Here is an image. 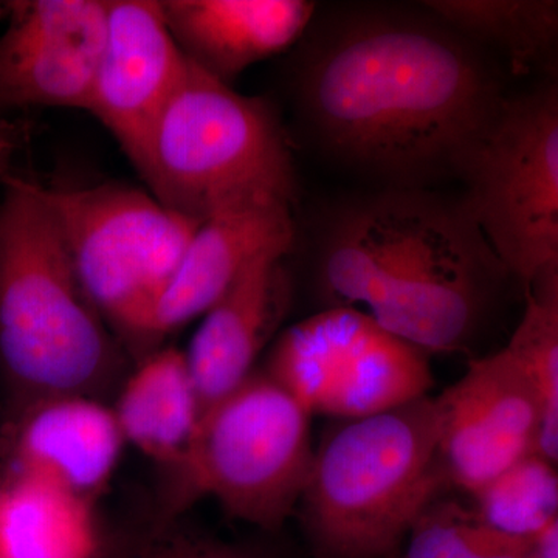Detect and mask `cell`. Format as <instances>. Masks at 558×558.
I'll list each match as a JSON object with an SVG mask.
<instances>
[{"label": "cell", "instance_id": "6da1fadb", "mask_svg": "<svg viewBox=\"0 0 558 558\" xmlns=\"http://www.w3.org/2000/svg\"><path fill=\"white\" fill-rule=\"evenodd\" d=\"M299 43L292 92L304 126L384 189L459 179L506 97L478 47L432 13L341 7Z\"/></svg>", "mask_w": 558, "mask_h": 558}, {"label": "cell", "instance_id": "7a4b0ae2", "mask_svg": "<svg viewBox=\"0 0 558 558\" xmlns=\"http://www.w3.org/2000/svg\"><path fill=\"white\" fill-rule=\"evenodd\" d=\"M315 242L325 310L365 307L425 354L468 347L509 277L461 201L432 190L381 189L340 202Z\"/></svg>", "mask_w": 558, "mask_h": 558}, {"label": "cell", "instance_id": "3957f363", "mask_svg": "<svg viewBox=\"0 0 558 558\" xmlns=\"http://www.w3.org/2000/svg\"><path fill=\"white\" fill-rule=\"evenodd\" d=\"M0 201V376L11 414L51 396L101 399L126 349L92 306L38 182L7 175Z\"/></svg>", "mask_w": 558, "mask_h": 558}, {"label": "cell", "instance_id": "277c9868", "mask_svg": "<svg viewBox=\"0 0 558 558\" xmlns=\"http://www.w3.org/2000/svg\"><path fill=\"white\" fill-rule=\"evenodd\" d=\"M436 398L347 421L315 451L304 526L317 558H389L447 486Z\"/></svg>", "mask_w": 558, "mask_h": 558}, {"label": "cell", "instance_id": "5b68a950", "mask_svg": "<svg viewBox=\"0 0 558 558\" xmlns=\"http://www.w3.org/2000/svg\"><path fill=\"white\" fill-rule=\"evenodd\" d=\"M142 179L165 207L197 222L242 201L292 204L296 191L271 102L238 94L190 61L157 121Z\"/></svg>", "mask_w": 558, "mask_h": 558}, {"label": "cell", "instance_id": "8992f818", "mask_svg": "<svg viewBox=\"0 0 558 558\" xmlns=\"http://www.w3.org/2000/svg\"><path fill=\"white\" fill-rule=\"evenodd\" d=\"M315 450L311 414L264 371L201 414L182 459L168 469L161 519L204 497L231 519L279 531L301 501Z\"/></svg>", "mask_w": 558, "mask_h": 558}, {"label": "cell", "instance_id": "52a82bcc", "mask_svg": "<svg viewBox=\"0 0 558 558\" xmlns=\"http://www.w3.org/2000/svg\"><path fill=\"white\" fill-rule=\"evenodd\" d=\"M38 191L68 247L81 288L128 354L159 349L157 304L202 222L121 182Z\"/></svg>", "mask_w": 558, "mask_h": 558}, {"label": "cell", "instance_id": "ba28073f", "mask_svg": "<svg viewBox=\"0 0 558 558\" xmlns=\"http://www.w3.org/2000/svg\"><path fill=\"white\" fill-rule=\"evenodd\" d=\"M459 180L462 207L524 292L558 274L557 86L505 97Z\"/></svg>", "mask_w": 558, "mask_h": 558}, {"label": "cell", "instance_id": "9c48e42d", "mask_svg": "<svg viewBox=\"0 0 558 558\" xmlns=\"http://www.w3.org/2000/svg\"><path fill=\"white\" fill-rule=\"evenodd\" d=\"M427 355L363 312L328 307L279 336L264 373L311 416L354 421L428 396Z\"/></svg>", "mask_w": 558, "mask_h": 558}, {"label": "cell", "instance_id": "30bf717a", "mask_svg": "<svg viewBox=\"0 0 558 558\" xmlns=\"http://www.w3.org/2000/svg\"><path fill=\"white\" fill-rule=\"evenodd\" d=\"M189 60L160 0H106V31L86 112L117 140L143 178L150 140Z\"/></svg>", "mask_w": 558, "mask_h": 558}, {"label": "cell", "instance_id": "8fae6325", "mask_svg": "<svg viewBox=\"0 0 558 558\" xmlns=\"http://www.w3.org/2000/svg\"><path fill=\"white\" fill-rule=\"evenodd\" d=\"M438 459L447 484L469 494L535 453L539 405L535 389L508 349L475 359L436 398Z\"/></svg>", "mask_w": 558, "mask_h": 558}, {"label": "cell", "instance_id": "7c38bea8", "mask_svg": "<svg viewBox=\"0 0 558 558\" xmlns=\"http://www.w3.org/2000/svg\"><path fill=\"white\" fill-rule=\"evenodd\" d=\"M0 117L31 108L86 110L106 31V0L7 2Z\"/></svg>", "mask_w": 558, "mask_h": 558}, {"label": "cell", "instance_id": "4fadbf2b", "mask_svg": "<svg viewBox=\"0 0 558 558\" xmlns=\"http://www.w3.org/2000/svg\"><path fill=\"white\" fill-rule=\"evenodd\" d=\"M290 207L286 201L259 197L220 208L201 223L157 304V347L202 317L260 255L290 253L296 234Z\"/></svg>", "mask_w": 558, "mask_h": 558}, {"label": "cell", "instance_id": "5bb4252c", "mask_svg": "<svg viewBox=\"0 0 558 558\" xmlns=\"http://www.w3.org/2000/svg\"><path fill=\"white\" fill-rule=\"evenodd\" d=\"M288 252H267L202 317L186 349L199 417L253 373L256 359L277 332L292 304Z\"/></svg>", "mask_w": 558, "mask_h": 558}, {"label": "cell", "instance_id": "9a60e30c", "mask_svg": "<svg viewBox=\"0 0 558 558\" xmlns=\"http://www.w3.org/2000/svg\"><path fill=\"white\" fill-rule=\"evenodd\" d=\"M123 446L112 407L102 399L51 396L11 414L7 470L38 476L92 502L116 473Z\"/></svg>", "mask_w": 558, "mask_h": 558}, {"label": "cell", "instance_id": "2e32d148", "mask_svg": "<svg viewBox=\"0 0 558 558\" xmlns=\"http://www.w3.org/2000/svg\"><path fill=\"white\" fill-rule=\"evenodd\" d=\"M191 64L231 86L244 70L295 46L314 20L310 0H160Z\"/></svg>", "mask_w": 558, "mask_h": 558}, {"label": "cell", "instance_id": "e0dca14e", "mask_svg": "<svg viewBox=\"0 0 558 558\" xmlns=\"http://www.w3.org/2000/svg\"><path fill=\"white\" fill-rule=\"evenodd\" d=\"M124 442L171 469L199 421V400L185 352L160 347L137 360L112 407Z\"/></svg>", "mask_w": 558, "mask_h": 558}, {"label": "cell", "instance_id": "ac0fdd59", "mask_svg": "<svg viewBox=\"0 0 558 558\" xmlns=\"http://www.w3.org/2000/svg\"><path fill=\"white\" fill-rule=\"evenodd\" d=\"M102 537L92 502L38 476L0 478V558H94Z\"/></svg>", "mask_w": 558, "mask_h": 558}, {"label": "cell", "instance_id": "d6986e66", "mask_svg": "<svg viewBox=\"0 0 558 558\" xmlns=\"http://www.w3.org/2000/svg\"><path fill=\"white\" fill-rule=\"evenodd\" d=\"M422 7L472 44L505 53L515 73L553 64L558 3L553 0H429Z\"/></svg>", "mask_w": 558, "mask_h": 558}, {"label": "cell", "instance_id": "ffe728a7", "mask_svg": "<svg viewBox=\"0 0 558 558\" xmlns=\"http://www.w3.org/2000/svg\"><path fill=\"white\" fill-rule=\"evenodd\" d=\"M527 306L508 347L526 373L539 405L535 453L558 461V274L539 279L526 292Z\"/></svg>", "mask_w": 558, "mask_h": 558}, {"label": "cell", "instance_id": "44dd1931", "mask_svg": "<svg viewBox=\"0 0 558 558\" xmlns=\"http://www.w3.org/2000/svg\"><path fill=\"white\" fill-rule=\"evenodd\" d=\"M472 495L473 510L492 527L532 538L558 520L557 465L537 453L527 454Z\"/></svg>", "mask_w": 558, "mask_h": 558}, {"label": "cell", "instance_id": "7402d4cb", "mask_svg": "<svg viewBox=\"0 0 558 558\" xmlns=\"http://www.w3.org/2000/svg\"><path fill=\"white\" fill-rule=\"evenodd\" d=\"M407 538L402 558H532L531 538L505 534L451 499L429 502Z\"/></svg>", "mask_w": 558, "mask_h": 558}, {"label": "cell", "instance_id": "603a6c76", "mask_svg": "<svg viewBox=\"0 0 558 558\" xmlns=\"http://www.w3.org/2000/svg\"><path fill=\"white\" fill-rule=\"evenodd\" d=\"M94 558H274L253 546L208 537L179 519L154 517L128 534L101 542Z\"/></svg>", "mask_w": 558, "mask_h": 558}, {"label": "cell", "instance_id": "cb8c5ba5", "mask_svg": "<svg viewBox=\"0 0 558 558\" xmlns=\"http://www.w3.org/2000/svg\"><path fill=\"white\" fill-rule=\"evenodd\" d=\"M25 128L20 121L0 117V183L11 174V167L25 140Z\"/></svg>", "mask_w": 558, "mask_h": 558}, {"label": "cell", "instance_id": "d4e9b609", "mask_svg": "<svg viewBox=\"0 0 558 558\" xmlns=\"http://www.w3.org/2000/svg\"><path fill=\"white\" fill-rule=\"evenodd\" d=\"M532 558H558V520L531 538Z\"/></svg>", "mask_w": 558, "mask_h": 558}, {"label": "cell", "instance_id": "484cf974", "mask_svg": "<svg viewBox=\"0 0 558 558\" xmlns=\"http://www.w3.org/2000/svg\"><path fill=\"white\" fill-rule=\"evenodd\" d=\"M7 13H9V7H7V2H0V20H5Z\"/></svg>", "mask_w": 558, "mask_h": 558}, {"label": "cell", "instance_id": "4316f807", "mask_svg": "<svg viewBox=\"0 0 558 558\" xmlns=\"http://www.w3.org/2000/svg\"><path fill=\"white\" fill-rule=\"evenodd\" d=\"M389 558H402V557H400V554H398V556H392V557H389Z\"/></svg>", "mask_w": 558, "mask_h": 558}]
</instances>
